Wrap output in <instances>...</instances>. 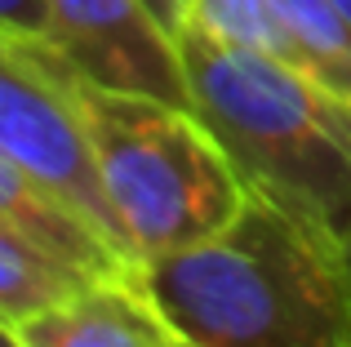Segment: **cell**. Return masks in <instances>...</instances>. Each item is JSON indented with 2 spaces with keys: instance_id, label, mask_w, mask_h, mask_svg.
Listing matches in <instances>:
<instances>
[{
  "instance_id": "cell-12",
  "label": "cell",
  "mask_w": 351,
  "mask_h": 347,
  "mask_svg": "<svg viewBox=\"0 0 351 347\" xmlns=\"http://www.w3.org/2000/svg\"><path fill=\"white\" fill-rule=\"evenodd\" d=\"M338 227H343V236H347V245H351V209H347L343 218H338Z\"/></svg>"
},
{
  "instance_id": "cell-10",
  "label": "cell",
  "mask_w": 351,
  "mask_h": 347,
  "mask_svg": "<svg viewBox=\"0 0 351 347\" xmlns=\"http://www.w3.org/2000/svg\"><path fill=\"white\" fill-rule=\"evenodd\" d=\"M0 36L53 40V5L49 0H0Z\"/></svg>"
},
{
  "instance_id": "cell-7",
  "label": "cell",
  "mask_w": 351,
  "mask_h": 347,
  "mask_svg": "<svg viewBox=\"0 0 351 347\" xmlns=\"http://www.w3.org/2000/svg\"><path fill=\"white\" fill-rule=\"evenodd\" d=\"M94 285L98 280L80 276L76 267L49 259L45 250H36V245L23 241L18 232H5V227H0V325H18V321H27V316L62 307V303L80 298Z\"/></svg>"
},
{
  "instance_id": "cell-1",
  "label": "cell",
  "mask_w": 351,
  "mask_h": 347,
  "mask_svg": "<svg viewBox=\"0 0 351 347\" xmlns=\"http://www.w3.org/2000/svg\"><path fill=\"white\" fill-rule=\"evenodd\" d=\"M138 280L187 347H351V245L325 209L249 182L245 209Z\"/></svg>"
},
{
  "instance_id": "cell-11",
  "label": "cell",
  "mask_w": 351,
  "mask_h": 347,
  "mask_svg": "<svg viewBox=\"0 0 351 347\" xmlns=\"http://www.w3.org/2000/svg\"><path fill=\"white\" fill-rule=\"evenodd\" d=\"M147 5L156 9V18H160V23L169 27L173 36H178V27L187 23V9H191V0H147Z\"/></svg>"
},
{
  "instance_id": "cell-4",
  "label": "cell",
  "mask_w": 351,
  "mask_h": 347,
  "mask_svg": "<svg viewBox=\"0 0 351 347\" xmlns=\"http://www.w3.org/2000/svg\"><path fill=\"white\" fill-rule=\"evenodd\" d=\"M0 156L89 214L143 267L103 182L85 116V71L53 40L0 36Z\"/></svg>"
},
{
  "instance_id": "cell-8",
  "label": "cell",
  "mask_w": 351,
  "mask_h": 347,
  "mask_svg": "<svg viewBox=\"0 0 351 347\" xmlns=\"http://www.w3.org/2000/svg\"><path fill=\"white\" fill-rule=\"evenodd\" d=\"M298 40L302 71L320 89L351 103V23L334 0H271Z\"/></svg>"
},
{
  "instance_id": "cell-5",
  "label": "cell",
  "mask_w": 351,
  "mask_h": 347,
  "mask_svg": "<svg viewBox=\"0 0 351 347\" xmlns=\"http://www.w3.org/2000/svg\"><path fill=\"white\" fill-rule=\"evenodd\" d=\"M49 5L53 45L94 85L191 107L178 36L156 18L147 0H49Z\"/></svg>"
},
{
  "instance_id": "cell-3",
  "label": "cell",
  "mask_w": 351,
  "mask_h": 347,
  "mask_svg": "<svg viewBox=\"0 0 351 347\" xmlns=\"http://www.w3.org/2000/svg\"><path fill=\"white\" fill-rule=\"evenodd\" d=\"M85 116L103 182L143 263L209 241L245 209L249 178L191 107L85 76Z\"/></svg>"
},
{
  "instance_id": "cell-14",
  "label": "cell",
  "mask_w": 351,
  "mask_h": 347,
  "mask_svg": "<svg viewBox=\"0 0 351 347\" xmlns=\"http://www.w3.org/2000/svg\"><path fill=\"white\" fill-rule=\"evenodd\" d=\"M5 347H23V343H18V339H14V334H5Z\"/></svg>"
},
{
  "instance_id": "cell-13",
  "label": "cell",
  "mask_w": 351,
  "mask_h": 347,
  "mask_svg": "<svg viewBox=\"0 0 351 347\" xmlns=\"http://www.w3.org/2000/svg\"><path fill=\"white\" fill-rule=\"evenodd\" d=\"M334 5L343 9V14H347V23H351V0H334Z\"/></svg>"
},
{
  "instance_id": "cell-2",
  "label": "cell",
  "mask_w": 351,
  "mask_h": 347,
  "mask_svg": "<svg viewBox=\"0 0 351 347\" xmlns=\"http://www.w3.org/2000/svg\"><path fill=\"white\" fill-rule=\"evenodd\" d=\"M191 107L249 182L307 200L329 218L351 209V103L263 53L200 27H178Z\"/></svg>"
},
{
  "instance_id": "cell-6",
  "label": "cell",
  "mask_w": 351,
  "mask_h": 347,
  "mask_svg": "<svg viewBox=\"0 0 351 347\" xmlns=\"http://www.w3.org/2000/svg\"><path fill=\"white\" fill-rule=\"evenodd\" d=\"M5 334L23 347H187L138 276L94 285L62 307L5 325Z\"/></svg>"
},
{
  "instance_id": "cell-9",
  "label": "cell",
  "mask_w": 351,
  "mask_h": 347,
  "mask_svg": "<svg viewBox=\"0 0 351 347\" xmlns=\"http://www.w3.org/2000/svg\"><path fill=\"white\" fill-rule=\"evenodd\" d=\"M187 23L200 27L205 36H214V40H223V45L263 53V58H276V62H285V67L302 71L298 40L289 36V27L276 14L271 0H191ZM302 76H307V71H302Z\"/></svg>"
}]
</instances>
